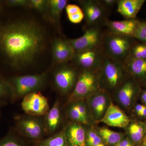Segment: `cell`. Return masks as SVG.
I'll return each mask as SVG.
<instances>
[{"instance_id": "1", "label": "cell", "mask_w": 146, "mask_h": 146, "mask_svg": "<svg viewBox=\"0 0 146 146\" xmlns=\"http://www.w3.org/2000/svg\"><path fill=\"white\" fill-rule=\"evenodd\" d=\"M45 44L44 32L32 21H16L0 28V50L15 68L32 63Z\"/></svg>"}, {"instance_id": "2", "label": "cell", "mask_w": 146, "mask_h": 146, "mask_svg": "<svg viewBox=\"0 0 146 146\" xmlns=\"http://www.w3.org/2000/svg\"><path fill=\"white\" fill-rule=\"evenodd\" d=\"M128 73L123 63L110 58L104 54L99 70L100 88L115 92L127 78Z\"/></svg>"}, {"instance_id": "3", "label": "cell", "mask_w": 146, "mask_h": 146, "mask_svg": "<svg viewBox=\"0 0 146 146\" xmlns=\"http://www.w3.org/2000/svg\"><path fill=\"white\" fill-rule=\"evenodd\" d=\"M131 37L108 31L103 33L102 49L108 57L124 63L129 56L133 47Z\"/></svg>"}, {"instance_id": "4", "label": "cell", "mask_w": 146, "mask_h": 146, "mask_svg": "<svg viewBox=\"0 0 146 146\" xmlns=\"http://www.w3.org/2000/svg\"><path fill=\"white\" fill-rule=\"evenodd\" d=\"M100 89L99 71L81 70L68 102L73 103L86 99Z\"/></svg>"}, {"instance_id": "5", "label": "cell", "mask_w": 146, "mask_h": 146, "mask_svg": "<svg viewBox=\"0 0 146 146\" xmlns=\"http://www.w3.org/2000/svg\"><path fill=\"white\" fill-rule=\"evenodd\" d=\"M46 78L45 73L16 76L11 81L12 92L15 97L23 98L27 94L36 92L41 88Z\"/></svg>"}, {"instance_id": "6", "label": "cell", "mask_w": 146, "mask_h": 146, "mask_svg": "<svg viewBox=\"0 0 146 146\" xmlns=\"http://www.w3.org/2000/svg\"><path fill=\"white\" fill-rule=\"evenodd\" d=\"M103 33L98 26L88 29L83 35L76 39H68L76 52L101 48Z\"/></svg>"}, {"instance_id": "7", "label": "cell", "mask_w": 146, "mask_h": 146, "mask_svg": "<svg viewBox=\"0 0 146 146\" xmlns=\"http://www.w3.org/2000/svg\"><path fill=\"white\" fill-rule=\"evenodd\" d=\"M64 63L55 73L54 81L58 90L65 94L73 91L78 79L80 73L75 67Z\"/></svg>"}, {"instance_id": "8", "label": "cell", "mask_w": 146, "mask_h": 146, "mask_svg": "<svg viewBox=\"0 0 146 146\" xmlns=\"http://www.w3.org/2000/svg\"><path fill=\"white\" fill-rule=\"evenodd\" d=\"M86 100L91 117L97 122H99L103 118L112 102L109 93L101 89Z\"/></svg>"}, {"instance_id": "9", "label": "cell", "mask_w": 146, "mask_h": 146, "mask_svg": "<svg viewBox=\"0 0 146 146\" xmlns=\"http://www.w3.org/2000/svg\"><path fill=\"white\" fill-rule=\"evenodd\" d=\"M81 6L86 24L90 27L98 26L100 23L107 20L106 8L100 1L85 0L79 1Z\"/></svg>"}, {"instance_id": "10", "label": "cell", "mask_w": 146, "mask_h": 146, "mask_svg": "<svg viewBox=\"0 0 146 146\" xmlns=\"http://www.w3.org/2000/svg\"><path fill=\"white\" fill-rule=\"evenodd\" d=\"M104 54L102 47L94 49L76 52L73 61L83 70L99 71L102 63Z\"/></svg>"}, {"instance_id": "11", "label": "cell", "mask_w": 146, "mask_h": 146, "mask_svg": "<svg viewBox=\"0 0 146 146\" xmlns=\"http://www.w3.org/2000/svg\"><path fill=\"white\" fill-rule=\"evenodd\" d=\"M22 107L25 113L33 116L46 115L49 110L48 100L39 92H32L25 96Z\"/></svg>"}, {"instance_id": "12", "label": "cell", "mask_w": 146, "mask_h": 146, "mask_svg": "<svg viewBox=\"0 0 146 146\" xmlns=\"http://www.w3.org/2000/svg\"><path fill=\"white\" fill-rule=\"evenodd\" d=\"M53 58L55 63L63 64L73 60L76 52L68 40L56 38L52 44Z\"/></svg>"}, {"instance_id": "13", "label": "cell", "mask_w": 146, "mask_h": 146, "mask_svg": "<svg viewBox=\"0 0 146 146\" xmlns=\"http://www.w3.org/2000/svg\"><path fill=\"white\" fill-rule=\"evenodd\" d=\"M99 122L113 127L125 128L129 124L130 119L125 112L112 102L104 117Z\"/></svg>"}, {"instance_id": "14", "label": "cell", "mask_w": 146, "mask_h": 146, "mask_svg": "<svg viewBox=\"0 0 146 146\" xmlns=\"http://www.w3.org/2000/svg\"><path fill=\"white\" fill-rule=\"evenodd\" d=\"M136 91L135 82L127 78L114 93L119 104L124 108H128L131 106Z\"/></svg>"}, {"instance_id": "15", "label": "cell", "mask_w": 146, "mask_h": 146, "mask_svg": "<svg viewBox=\"0 0 146 146\" xmlns=\"http://www.w3.org/2000/svg\"><path fill=\"white\" fill-rule=\"evenodd\" d=\"M138 21L134 19H125L123 21L106 20V25L109 31L123 36L133 37L136 32Z\"/></svg>"}, {"instance_id": "16", "label": "cell", "mask_w": 146, "mask_h": 146, "mask_svg": "<svg viewBox=\"0 0 146 146\" xmlns=\"http://www.w3.org/2000/svg\"><path fill=\"white\" fill-rule=\"evenodd\" d=\"M18 127L21 132L27 137L33 139L40 138L44 133L42 123L35 118H23L18 122Z\"/></svg>"}, {"instance_id": "17", "label": "cell", "mask_w": 146, "mask_h": 146, "mask_svg": "<svg viewBox=\"0 0 146 146\" xmlns=\"http://www.w3.org/2000/svg\"><path fill=\"white\" fill-rule=\"evenodd\" d=\"M65 135L70 146H86V131L79 123H73L68 126Z\"/></svg>"}, {"instance_id": "18", "label": "cell", "mask_w": 146, "mask_h": 146, "mask_svg": "<svg viewBox=\"0 0 146 146\" xmlns=\"http://www.w3.org/2000/svg\"><path fill=\"white\" fill-rule=\"evenodd\" d=\"M145 1L144 0H118L117 11L126 19H134Z\"/></svg>"}, {"instance_id": "19", "label": "cell", "mask_w": 146, "mask_h": 146, "mask_svg": "<svg viewBox=\"0 0 146 146\" xmlns=\"http://www.w3.org/2000/svg\"><path fill=\"white\" fill-rule=\"evenodd\" d=\"M123 63L128 74L141 79L146 78V59L129 58Z\"/></svg>"}, {"instance_id": "20", "label": "cell", "mask_w": 146, "mask_h": 146, "mask_svg": "<svg viewBox=\"0 0 146 146\" xmlns=\"http://www.w3.org/2000/svg\"><path fill=\"white\" fill-rule=\"evenodd\" d=\"M46 125L48 130L53 132L56 130L60 122V111L59 102H56L46 114Z\"/></svg>"}, {"instance_id": "21", "label": "cell", "mask_w": 146, "mask_h": 146, "mask_svg": "<svg viewBox=\"0 0 146 146\" xmlns=\"http://www.w3.org/2000/svg\"><path fill=\"white\" fill-rule=\"evenodd\" d=\"M128 126V133L131 140L136 143L142 141L146 134L145 125L141 122H133Z\"/></svg>"}, {"instance_id": "22", "label": "cell", "mask_w": 146, "mask_h": 146, "mask_svg": "<svg viewBox=\"0 0 146 146\" xmlns=\"http://www.w3.org/2000/svg\"><path fill=\"white\" fill-rule=\"evenodd\" d=\"M98 132L102 140L108 145H117L123 139L121 133L110 130L107 128H100Z\"/></svg>"}, {"instance_id": "23", "label": "cell", "mask_w": 146, "mask_h": 146, "mask_svg": "<svg viewBox=\"0 0 146 146\" xmlns=\"http://www.w3.org/2000/svg\"><path fill=\"white\" fill-rule=\"evenodd\" d=\"M67 0H50L48 1L50 15L53 20L58 21L63 9L67 5Z\"/></svg>"}, {"instance_id": "24", "label": "cell", "mask_w": 146, "mask_h": 146, "mask_svg": "<svg viewBox=\"0 0 146 146\" xmlns=\"http://www.w3.org/2000/svg\"><path fill=\"white\" fill-rule=\"evenodd\" d=\"M44 144L46 146H67L65 131H60L46 140Z\"/></svg>"}, {"instance_id": "25", "label": "cell", "mask_w": 146, "mask_h": 146, "mask_svg": "<svg viewBox=\"0 0 146 146\" xmlns=\"http://www.w3.org/2000/svg\"><path fill=\"white\" fill-rule=\"evenodd\" d=\"M129 58L135 59H146V43L133 46L128 58Z\"/></svg>"}, {"instance_id": "26", "label": "cell", "mask_w": 146, "mask_h": 146, "mask_svg": "<svg viewBox=\"0 0 146 146\" xmlns=\"http://www.w3.org/2000/svg\"><path fill=\"white\" fill-rule=\"evenodd\" d=\"M133 37L146 43V23L138 21Z\"/></svg>"}, {"instance_id": "27", "label": "cell", "mask_w": 146, "mask_h": 146, "mask_svg": "<svg viewBox=\"0 0 146 146\" xmlns=\"http://www.w3.org/2000/svg\"><path fill=\"white\" fill-rule=\"evenodd\" d=\"M73 103L68 110V114L70 117L76 123L86 125V123L79 112L74 103Z\"/></svg>"}, {"instance_id": "28", "label": "cell", "mask_w": 146, "mask_h": 146, "mask_svg": "<svg viewBox=\"0 0 146 146\" xmlns=\"http://www.w3.org/2000/svg\"><path fill=\"white\" fill-rule=\"evenodd\" d=\"M74 103L86 124H88L89 123V115L87 112L86 104L84 101V100L74 102Z\"/></svg>"}, {"instance_id": "29", "label": "cell", "mask_w": 146, "mask_h": 146, "mask_svg": "<svg viewBox=\"0 0 146 146\" xmlns=\"http://www.w3.org/2000/svg\"><path fill=\"white\" fill-rule=\"evenodd\" d=\"M29 6L41 12L44 11L48 7V1L30 0L29 1Z\"/></svg>"}, {"instance_id": "30", "label": "cell", "mask_w": 146, "mask_h": 146, "mask_svg": "<svg viewBox=\"0 0 146 146\" xmlns=\"http://www.w3.org/2000/svg\"><path fill=\"white\" fill-rule=\"evenodd\" d=\"M68 19L73 23L77 24L80 23L84 18V15L82 11L72 15L68 16Z\"/></svg>"}, {"instance_id": "31", "label": "cell", "mask_w": 146, "mask_h": 146, "mask_svg": "<svg viewBox=\"0 0 146 146\" xmlns=\"http://www.w3.org/2000/svg\"><path fill=\"white\" fill-rule=\"evenodd\" d=\"M67 15H70L81 11V8L78 5L74 4H68L65 7Z\"/></svg>"}, {"instance_id": "32", "label": "cell", "mask_w": 146, "mask_h": 146, "mask_svg": "<svg viewBox=\"0 0 146 146\" xmlns=\"http://www.w3.org/2000/svg\"><path fill=\"white\" fill-rule=\"evenodd\" d=\"M9 4L15 6L25 7L29 6V1L25 0H10L7 1Z\"/></svg>"}, {"instance_id": "33", "label": "cell", "mask_w": 146, "mask_h": 146, "mask_svg": "<svg viewBox=\"0 0 146 146\" xmlns=\"http://www.w3.org/2000/svg\"><path fill=\"white\" fill-rule=\"evenodd\" d=\"M9 89L8 85L0 81V98L6 95Z\"/></svg>"}, {"instance_id": "34", "label": "cell", "mask_w": 146, "mask_h": 146, "mask_svg": "<svg viewBox=\"0 0 146 146\" xmlns=\"http://www.w3.org/2000/svg\"><path fill=\"white\" fill-rule=\"evenodd\" d=\"M0 146H22L16 141L12 140H7L0 143Z\"/></svg>"}, {"instance_id": "35", "label": "cell", "mask_w": 146, "mask_h": 146, "mask_svg": "<svg viewBox=\"0 0 146 146\" xmlns=\"http://www.w3.org/2000/svg\"><path fill=\"white\" fill-rule=\"evenodd\" d=\"M101 2L103 5L106 8L108 7L113 6L116 4H117V1L116 0H103L100 1Z\"/></svg>"}, {"instance_id": "36", "label": "cell", "mask_w": 146, "mask_h": 146, "mask_svg": "<svg viewBox=\"0 0 146 146\" xmlns=\"http://www.w3.org/2000/svg\"><path fill=\"white\" fill-rule=\"evenodd\" d=\"M116 146H133V145L129 139L126 138L121 140Z\"/></svg>"}, {"instance_id": "37", "label": "cell", "mask_w": 146, "mask_h": 146, "mask_svg": "<svg viewBox=\"0 0 146 146\" xmlns=\"http://www.w3.org/2000/svg\"><path fill=\"white\" fill-rule=\"evenodd\" d=\"M145 106L144 105L140 104H137L136 106V107H135V110H136V112L138 116H140V114H141V112L143 110Z\"/></svg>"}, {"instance_id": "38", "label": "cell", "mask_w": 146, "mask_h": 146, "mask_svg": "<svg viewBox=\"0 0 146 146\" xmlns=\"http://www.w3.org/2000/svg\"><path fill=\"white\" fill-rule=\"evenodd\" d=\"M141 99L142 101L146 105V89L143 91L141 96Z\"/></svg>"}, {"instance_id": "39", "label": "cell", "mask_w": 146, "mask_h": 146, "mask_svg": "<svg viewBox=\"0 0 146 146\" xmlns=\"http://www.w3.org/2000/svg\"><path fill=\"white\" fill-rule=\"evenodd\" d=\"M141 117H146V106H145L142 112H141V114H140V116Z\"/></svg>"}, {"instance_id": "40", "label": "cell", "mask_w": 146, "mask_h": 146, "mask_svg": "<svg viewBox=\"0 0 146 146\" xmlns=\"http://www.w3.org/2000/svg\"><path fill=\"white\" fill-rule=\"evenodd\" d=\"M142 142H143V146H146V133L142 140Z\"/></svg>"}, {"instance_id": "41", "label": "cell", "mask_w": 146, "mask_h": 146, "mask_svg": "<svg viewBox=\"0 0 146 146\" xmlns=\"http://www.w3.org/2000/svg\"><path fill=\"white\" fill-rule=\"evenodd\" d=\"M95 146H105V145H104V144L102 143H101L98 144V145H96Z\"/></svg>"}, {"instance_id": "42", "label": "cell", "mask_w": 146, "mask_h": 146, "mask_svg": "<svg viewBox=\"0 0 146 146\" xmlns=\"http://www.w3.org/2000/svg\"><path fill=\"white\" fill-rule=\"evenodd\" d=\"M39 146H46V145H45V144H42V145H40Z\"/></svg>"}]
</instances>
